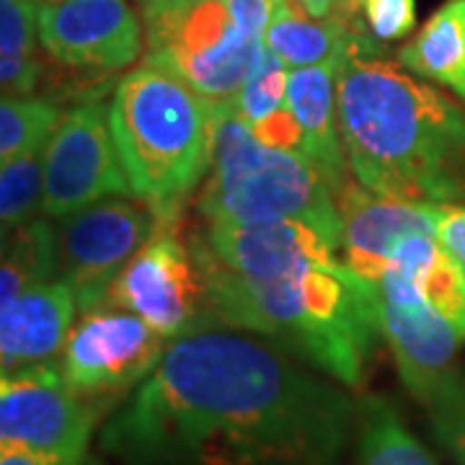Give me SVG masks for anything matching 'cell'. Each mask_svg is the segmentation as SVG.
I'll use <instances>...</instances> for the list:
<instances>
[{
  "instance_id": "11",
  "label": "cell",
  "mask_w": 465,
  "mask_h": 465,
  "mask_svg": "<svg viewBox=\"0 0 465 465\" xmlns=\"http://www.w3.org/2000/svg\"><path fill=\"white\" fill-rule=\"evenodd\" d=\"M112 197H134L116 150L109 109L88 101L60 116L45 150V213L52 220L84 213Z\"/></svg>"
},
{
  "instance_id": "5",
  "label": "cell",
  "mask_w": 465,
  "mask_h": 465,
  "mask_svg": "<svg viewBox=\"0 0 465 465\" xmlns=\"http://www.w3.org/2000/svg\"><path fill=\"white\" fill-rule=\"evenodd\" d=\"M204 223L256 225L302 220L341 243L336 192L305 155L264 145L235 101L217 104L213 166L197 192Z\"/></svg>"
},
{
  "instance_id": "19",
  "label": "cell",
  "mask_w": 465,
  "mask_h": 465,
  "mask_svg": "<svg viewBox=\"0 0 465 465\" xmlns=\"http://www.w3.org/2000/svg\"><path fill=\"white\" fill-rule=\"evenodd\" d=\"M385 269L401 272L421 300L465 336V269L437 235L406 238Z\"/></svg>"
},
{
  "instance_id": "34",
  "label": "cell",
  "mask_w": 465,
  "mask_h": 465,
  "mask_svg": "<svg viewBox=\"0 0 465 465\" xmlns=\"http://www.w3.org/2000/svg\"><path fill=\"white\" fill-rule=\"evenodd\" d=\"M88 465H94V463H88Z\"/></svg>"
},
{
  "instance_id": "25",
  "label": "cell",
  "mask_w": 465,
  "mask_h": 465,
  "mask_svg": "<svg viewBox=\"0 0 465 465\" xmlns=\"http://www.w3.org/2000/svg\"><path fill=\"white\" fill-rule=\"evenodd\" d=\"M287 81L290 67L262 42L253 52L249 75L235 99V109L249 127H256L269 116L287 109Z\"/></svg>"
},
{
  "instance_id": "30",
  "label": "cell",
  "mask_w": 465,
  "mask_h": 465,
  "mask_svg": "<svg viewBox=\"0 0 465 465\" xmlns=\"http://www.w3.org/2000/svg\"><path fill=\"white\" fill-rule=\"evenodd\" d=\"M333 18L351 32H370L362 16V0H336Z\"/></svg>"
},
{
  "instance_id": "24",
  "label": "cell",
  "mask_w": 465,
  "mask_h": 465,
  "mask_svg": "<svg viewBox=\"0 0 465 465\" xmlns=\"http://www.w3.org/2000/svg\"><path fill=\"white\" fill-rule=\"evenodd\" d=\"M60 106L45 96L3 99L0 104V163H8L26 150L47 145L60 122Z\"/></svg>"
},
{
  "instance_id": "28",
  "label": "cell",
  "mask_w": 465,
  "mask_h": 465,
  "mask_svg": "<svg viewBox=\"0 0 465 465\" xmlns=\"http://www.w3.org/2000/svg\"><path fill=\"white\" fill-rule=\"evenodd\" d=\"M225 5L231 11L235 26L246 34L253 45H262L277 0H225Z\"/></svg>"
},
{
  "instance_id": "3",
  "label": "cell",
  "mask_w": 465,
  "mask_h": 465,
  "mask_svg": "<svg viewBox=\"0 0 465 465\" xmlns=\"http://www.w3.org/2000/svg\"><path fill=\"white\" fill-rule=\"evenodd\" d=\"M194 241L207 266L220 329L272 339L344 388L362 382L381 336L378 287L354 277L344 259L246 282L217 264L202 232H194Z\"/></svg>"
},
{
  "instance_id": "23",
  "label": "cell",
  "mask_w": 465,
  "mask_h": 465,
  "mask_svg": "<svg viewBox=\"0 0 465 465\" xmlns=\"http://www.w3.org/2000/svg\"><path fill=\"white\" fill-rule=\"evenodd\" d=\"M45 150H26L0 166V223L3 232L29 223L45 213Z\"/></svg>"
},
{
  "instance_id": "12",
  "label": "cell",
  "mask_w": 465,
  "mask_h": 465,
  "mask_svg": "<svg viewBox=\"0 0 465 465\" xmlns=\"http://www.w3.org/2000/svg\"><path fill=\"white\" fill-rule=\"evenodd\" d=\"M145 26L127 0H57L39 8V42L73 73L109 75L143 52Z\"/></svg>"
},
{
  "instance_id": "17",
  "label": "cell",
  "mask_w": 465,
  "mask_h": 465,
  "mask_svg": "<svg viewBox=\"0 0 465 465\" xmlns=\"http://www.w3.org/2000/svg\"><path fill=\"white\" fill-rule=\"evenodd\" d=\"M341 63L326 65L295 67L290 70L287 81V109L298 119L302 130V155L321 171L336 197L347 186L349 161L341 130H339V112H336V73Z\"/></svg>"
},
{
  "instance_id": "32",
  "label": "cell",
  "mask_w": 465,
  "mask_h": 465,
  "mask_svg": "<svg viewBox=\"0 0 465 465\" xmlns=\"http://www.w3.org/2000/svg\"><path fill=\"white\" fill-rule=\"evenodd\" d=\"M298 3L305 8L308 16L318 18V21L333 18V11H336V0H298Z\"/></svg>"
},
{
  "instance_id": "7",
  "label": "cell",
  "mask_w": 465,
  "mask_h": 465,
  "mask_svg": "<svg viewBox=\"0 0 465 465\" xmlns=\"http://www.w3.org/2000/svg\"><path fill=\"white\" fill-rule=\"evenodd\" d=\"M106 302L140 316L168 341L220 329L207 266L194 232L182 238L176 223L161 225L124 266Z\"/></svg>"
},
{
  "instance_id": "13",
  "label": "cell",
  "mask_w": 465,
  "mask_h": 465,
  "mask_svg": "<svg viewBox=\"0 0 465 465\" xmlns=\"http://www.w3.org/2000/svg\"><path fill=\"white\" fill-rule=\"evenodd\" d=\"M378 316L401 381L419 403H427L455 367L465 336L396 269H385L378 284Z\"/></svg>"
},
{
  "instance_id": "6",
  "label": "cell",
  "mask_w": 465,
  "mask_h": 465,
  "mask_svg": "<svg viewBox=\"0 0 465 465\" xmlns=\"http://www.w3.org/2000/svg\"><path fill=\"white\" fill-rule=\"evenodd\" d=\"M143 26L148 63L215 104L238 99L259 45L235 26L225 0H143Z\"/></svg>"
},
{
  "instance_id": "2",
  "label": "cell",
  "mask_w": 465,
  "mask_h": 465,
  "mask_svg": "<svg viewBox=\"0 0 465 465\" xmlns=\"http://www.w3.org/2000/svg\"><path fill=\"white\" fill-rule=\"evenodd\" d=\"M349 171L365 189L421 204L465 200V109L396 60L349 54L336 73Z\"/></svg>"
},
{
  "instance_id": "10",
  "label": "cell",
  "mask_w": 465,
  "mask_h": 465,
  "mask_svg": "<svg viewBox=\"0 0 465 465\" xmlns=\"http://www.w3.org/2000/svg\"><path fill=\"white\" fill-rule=\"evenodd\" d=\"M161 217L137 197H112L57 220L60 277L85 313L106 302L114 280L161 231Z\"/></svg>"
},
{
  "instance_id": "29",
  "label": "cell",
  "mask_w": 465,
  "mask_h": 465,
  "mask_svg": "<svg viewBox=\"0 0 465 465\" xmlns=\"http://www.w3.org/2000/svg\"><path fill=\"white\" fill-rule=\"evenodd\" d=\"M437 238L465 269V207L463 204H434Z\"/></svg>"
},
{
  "instance_id": "27",
  "label": "cell",
  "mask_w": 465,
  "mask_h": 465,
  "mask_svg": "<svg viewBox=\"0 0 465 465\" xmlns=\"http://www.w3.org/2000/svg\"><path fill=\"white\" fill-rule=\"evenodd\" d=\"M362 16L378 42L406 39L416 29V0H362Z\"/></svg>"
},
{
  "instance_id": "15",
  "label": "cell",
  "mask_w": 465,
  "mask_h": 465,
  "mask_svg": "<svg viewBox=\"0 0 465 465\" xmlns=\"http://www.w3.org/2000/svg\"><path fill=\"white\" fill-rule=\"evenodd\" d=\"M341 217V259L354 277L378 287L393 251L411 235H437L434 204L382 197L357 179L336 197Z\"/></svg>"
},
{
  "instance_id": "26",
  "label": "cell",
  "mask_w": 465,
  "mask_h": 465,
  "mask_svg": "<svg viewBox=\"0 0 465 465\" xmlns=\"http://www.w3.org/2000/svg\"><path fill=\"white\" fill-rule=\"evenodd\" d=\"M424 406L437 442L455 465H465V367H452Z\"/></svg>"
},
{
  "instance_id": "21",
  "label": "cell",
  "mask_w": 465,
  "mask_h": 465,
  "mask_svg": "<svg viewBox=\"0 0 465 465\" xmlns=\"http://www.w3.org/2000/svg\"><path fill=\"white\" fill-rule=\"evenodd\" d=\"M354 465H437L434 455L406 427L396 403L367 396L357 403Z\"/></svg>"
},
{
  "instance_id": "8",
  "label": "cell",
  "mask_w": 465,
  "mask_h": 465,
  "mask_svg": "<svg viewBox=\"0 0 465 465\" xmlns=\"http://www.w3.org/2000/svg\"><path fill=\"white\" fill-rule=\"evenodd\" d=\"M104 406L81 396L60 365L21 367L0 381V448L84 465Z\"/></svg>"
},
{
  "instance_id": "20",
  "label": "cell",
  "mask_w": 465,
  "mask_h": 465,
  "mask_svg": "<svg viewBox=\"0 0 465 465\" xmlns=\"http://www.w3.org/2000/svg\"><path fill=\"white\" fill-rule=\"evenodd\" d=\"M60 277L57 220L39 215L3 232V266H0V302L18 298L36 284Z\"/></svg>"
},
{
  "instance_id": "31",
  "label": "cell",
  "mask_w": 465,
  "mask_h": 465,
  "mask_svg": "<svg viewBox=\"0 0 465 465\" xmlns=\"http://www.w3.org/2000/svg\"><path fill=\"white\" fill-rule=\"evenodd\" d=\"M0 465H70L65 460H57L50 455H39L29 450L18 448H0Z\"/></svg>"
},
{
  "instance_id": "1",
  "label": "cell",
  "mask_w": 465,
  "mask_h": 465,
  "mask_svg": "<svg viewBox=\"0 0 465 465\" xmlns=\"http://www.w3.org/2000/svg\"><path fill=\"white\" fill-rule=\"evenodd\" d=\"M318 372L259 333H192L168 344L99 445L122 465H339L357 403Z\"/></svg>"
},
{
  "instance_id": "18",
  "label": "cell",
  "mask_w": 465,
  "mask_h": 465,
  "mask_svg": "<svg viewBox=\"0 0 465 465\" xmlns=\"http://www.w3.org/2000/svg\"><path fill=\"white\" fill-rule=\"evenodd\" d=\"M396 63L465 101V0L442 3L414 39L396 52Z\"/></svg>"
},
{
  "instance_id": "16",
  "label": "cell",
  "mask_w": 465,
  "mask_h": 465,
  "mask_svg": "<svg viewBox=\"0 0 465 465\" xmlns=\"http://www.w3.org/2000/svg\"><path fill=\"white\" fill-rule=\"evenodd\" d=\"M78 300L63 280L36 284L18 298L0 302V367L47 365L63 354L75 323Z\"/></svg>"
},
{
  "instance_id": "9",
  "label": "cell",
  "mask_w": 465,
  "mask_h": 465,
  "mask_svg": "<svg viewBox=\"0 0 465 465\" xmlns=\"http://www.w3.org/2000/svg\"><path fill=\"white\" fill-rule=\"evenodd\" d=\"M168 344L166 336L140 316L104 302L73 323L60 370L81 396L106 409L148 381Z\"/></svg>"
},
{
  "instance_id": "4",
  "label": "cell",
  "mask_w": 465,
  "mask_h": 465,
  "mask_svg": "<svg viewBox=\"0 0 465 465\" xmlns=\"http://www.w3.org/2000/svg\"><path fill=\"white\" fill-rule=\"evenodd\" d=\"M109 122L133 194L161 223H179L183 202L213 166L217 104L168 67L143 60L114 88Z\"/></svg>"
},
{
  "instance_id": "33",
  "label": "cell",
  "mask_w": 465,
  "mask_h": 465,
  "mask_svg": "<svg viewBox=\"0 0 465 465\" xmlns=\"http://www.w3.org/2000/svg\"><path fill=\"white\" fill-rule=\"evenodd\" d=\"M34 3H42V5H47V3H57V0H34Z\"/></svg>"
},
{
  "instance_id": "22",
  "label": "cell",
  "mask_w": 465,
  "mask_h": 465,
  "mask_svg": "<svg viewBox=\"0 0 465 465\" xmlns=\"http://www.w3.org/2000/svg\"><path fill=\"white\" fill-rule=\"evenodd\" d=\"M39 5L34 0H0V88L3 99L34 96L45 63L36 52Z\"/></svg>"
},
{
  "instance_id": "14",
  "label": "cell",
  "mask_w": 465,
  "mask_h": 465,
  "mask_svg": "<svg viewBox=\"0 0 465 465\" xmlns=\"http://www.w3.org/2000/svg\"><path fill=\"white\" fill-rule=\"evenodd\" d=\"M202 238L217 264L246 282L272 280L300 266L341 259V243L302 220L256 225L207 223Z\"/></svg>"
}]
</instances>
